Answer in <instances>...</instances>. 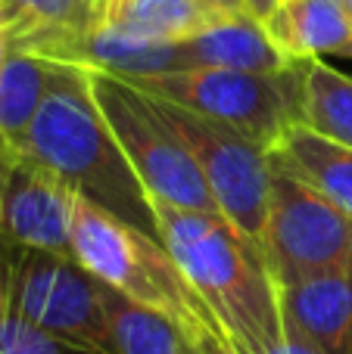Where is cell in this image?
Here are the masks:
<instances>
[{"label": "cell", "instance_id": "obj_1", "mask_svg": "<svg viewBox=\"0 0 352 354\" xmlns=\"http://www.w3.org/2000/svg\"><path fill=\"white\" fill-rule=\"evenodd\" d=\"M22 153L60 177L75 196L162 243L153 199L94 103L87 68L56 62Z\"/></svg>", "mask_w": 352, "mask_h": 354}, {"label": "cell", "instance_id": "obj_2", "mask_svg": "<svg viewBox=\"0 0 352 354\" xmlns=\"http://www.w3.org/2000/svg\"><path fill=\"white\" fill-rule=\"evenodd\" d=\"M162 245L228 330L237 354H268L284 342L278 280L265 255L228 218L153 202Z\"/></svg>", "mask_w": 352, "mask_h": 354}, {"label": "cell", "instance_id": "obj_3", "mask_svg": "<svg viewBox=\"0 0 352 354\" xmlns=\"http://www.w3.org/2000/svg\"><path fill=\"white\" fill-rule=\"evenodd\" d=\"M72 255L100 283L162 314L197 354H237L228 330L159 239L134 230L75 196Z\"/></svg>", "mask_w": 352, "mask_h": 354}, {"label": "cell", "instance_id": "obj_4", "mask_svg": "<svg viewBox=\"0 0 352 354\" xmlns=\"http://www.w3.org/2000/svg\"><path fill=\"white\" fill-rule=\"evenodd\" d=\"M131 87L181 109L231 124L259 147H272L299 122L303 62L287 72H228V68H187V72L125 78Z\"/></svg>", "mask_w": 352, "mask_h": 354}, {"label": "cell", "instance_id": "obj_5", "mask_svg": "<svg viewBox=\"0 0 352 354\" xmlns=\"http://www.w3.org/2000/svg\"><path fill=\"white\" fill-rule=\"evenodd\" d=\"M87 78H91L94 103L103 112L106 124L116 134L118 147L128 156L150 199L184 208V212L222 214L191 149L162 118L156 100L116 75L87 72Z\"/></svg>", "mask_w": 352, "mask_h": 354}, {"label": "cell", "instance_id": "obj_6", "mask_svg": "<svg viewBox=\"0 0 352 354\" xmlns=\"http://www.w3.org/2000/svg\"><path fill=\"white\" fill-rule=\"evenodd\" d=\"M156 100V97H153ZM162 118L191 149L218 212L265 255L268 205H272V153L231 124L156 100Z\"/></svg>", "mask_w": 352, "mask_h": 354}, {"label": "cell", "instance_id": "obj_7", "mask_svg": "<svg viewBox=\"0 0 352 354\" xmlns=\"http://www.w3.org/2000/svg\"><path fill=\"white\" fill-rule=\"evenodd\" d=\"M0 277L6 314L44 330L85 339L112 354L100 305V280L72 255L0 239Z\"/></svg>", "mask_w": 352, "mask_h": 354}, {"label": "cell", "instance_id": "obj_8", "mask_svg": "<svg viewBox=\"0 0 352 354\" xmlns=\"http://www.w3.org/2000/svg\"><path fill=\"white\" fill-rule=\"evenodd\" d=\"M265 261L278 286L352 270V218L303 180L274 168Z\"/></svg>", "mask_w": 352, "mask_h": 354}, {"label": "cell", "instance_id": "obj_9", "mask_svg": "<svg viewBox=\"0 0 352 354\" xmlns=\"http://www.w3.org/2000/svg\"><path fill=\"white\" fill-rule=\"evenodd\" d=\"M72 202L75 193L60 177L50 174L28 153H19L0 189V205H3L0 239L56 255H72Z\"/></svg>", "mask_w": 352, "mask_h": 354}, {"label": "cell", "instance_id": "obj_10", "mask_svg": "<svg viewBox=\"0 0 352 354\" xmlns=\"http://www.w3.org/2000/svg\"><path fill=\"white\" fill-rule=\"evenodd\" d=\"M278 295L290 333L322 354H352V270L284 283Z\"/></svg>", "mask_w": 352, "mask_h": 354}, {"label": "cell", "instance_id": "obj_11", "mask_svg": "<svg viewBox=\"0 0 352 354\" xmlns=\"http://www.w3.org/2000/svg\"><path fill=\"white\" fill-rule=\"evenodd\" d=\"M41 59L60 62V66H78L87 72L116 75V78H141V75H166L193 68L184 41H137V37L116 35L109 28H91L87 35L56 44Z\"/></svg>", "mask_w": 352, "mask_h": 354}, {"label": "cell", "instance_id": "obj_12", "mask_svg": "<svg viewBox=\"0 0 352 354\" xmlns=\"http://www.w3.org/2000/svg\"><path fill=\"white\" fill-rule=\"evenodd\" d=\"M243 16L225 0H103L100 28L137 41L181 44Z\"/></svg>", "mask_w": 352, "mask_h": 354}, {"label": "cell", "instance_id": "obj_13", "mask_svg": "<svg viewBox=\"0 0 352 354\" xmlns=\"http://www.w3.org/2000/svg\"><path fill=\"white\" fill-rule=\"evenodd\" d=\"M268 35L290 59L352 53V12L346 0H284L265 19Z\"/></svg>", "mask_w": 352, "mask_h": 354}, {"label": "cell", "instance_id": "obj_14", "mask_svg": "<svg viewBox=\"0 0 352 354\" xmlns=\"http://www.w3.org/2000/svg\"><path fill=\"white\" fill-rule=\"evenodd\" d=\"M272 165L293 174L318 196L352 218V149L315 134L306 124H293L272 147Z\"/></svg>", "mask_w": 352, "mask_h": 354}, {"label": "cell", "instance_id": "obj_15", "mask_svg": "<svg viewBox=\"0 0 352 354\" xmlns=\"http://www.w3.org/2000/svg\"><path fill=\"white\" fill-rule=\"evenodd\" d=\"M184 50L191 56L193 68H228V72L274 75V72H287V68L299 66L297 59H290L278 47V41L268 35L265 22L253 19L249 12L184 41Z\"/></svg>", "mask_w": 352, "mask_h": 354}, {"label": "cell", "instance_id": "obj_16", "mask_svg": "<svg viewBox=\"0 0 352 354\" xmlns=\"http://www.w3.org/2000/svg\"><path fill=\"white\" fill-rule=\"evenodd\" d=\"M12 50L44 56L56 44L100 28L103 0H0Z\"/></svg>", "mask_w": 352, "mask_h": 354}, {"label": "cell", "instance_id": "obj_17", "mask_svg": "<svg viewBox=\"0 0 352 354\" xmlns=\"http://www.w3.org/2000/svg\"><path fill=\"white\" fill-rule=\"evenodd\" d=\"M56 75V62L25 50H10L0 66V140L22 149L28 128Z\"/></svg>", "mask_w": 352, "mask_h": 354}, {"label": "cell", "instance_id": "obj_18", "mask_svg": "<svg viewBox=\"0 0 352 354\" xmlns=\"http://www.w3.org/2000/svg\"><path fill=\"white\" fill-rule=\"evenodd\" d=\"M100 305L112 354H197L162 314L137 305L106 283H100Z\"/></svg>", "mask_w": 352, "mask_h": 354}, {"label": "cell", "instance_id": "obj_19", "mask_svg": "<svg viewBox=\"0 0 352 354\" xmlns=\"http://www.w3.org/2000/svg\"><path fill=\"white\" fill-rule=\"evenodd\" d=\"M299 124L352 149V78L318 59L303 62Z\"/></svg>", "mask_w": 352, "mask_h": 354}, {"label": "cell", "instance_id": "obj_20", "mask_svg": "<svg viewBox=\"0 0 352 354\" xmlns=\"http://www.w3.org/2000/svg\"><path fill=\"white\" fill-rule=\"evenodd\" d=\"M0 354H109V351L85 342V339L44 330L37 324L6 314L0 320Z\"/></svg>", "mask_w": 352, "mask_h": 354}, {"label": "cell", "instance_id": "obj_21", "mask_svg": "<svg viewBox=\"0 0 352 354\" xmlns=\"http://www.w3.org/2000/svg\"><path fill=\"white\" fill-rule=\"evenodd\" d=\"M268 354H322V351H318V348H312V345L306 342V339H299L297 333H290V330H287L284 342H281V345H274V348L268 351Z\"/></svg>", "mask_w": 352, "mask_h": 354}, {"label": "cell", "instance_id": "obj_22", "mask_svg": "<svg viewBox=\"0 0 352 354\" xmlns=\"http://www.w3.org/2000/svg\"><path fill=\"white\" fill-rule=\"evenodd\" d=\"M240 3H243V10H247L253 19H259V22H265V19L272 16V12L278 10L281 3H284V0H240Z\"/></svg>", "mask_w": 352, "mask_h": 354}, {"label": "cell", "instance_id": "obj_23", "mask_svg": "<svg viewBox=\"0 0 352 354\" xmlns=\"http://www.w3.org/2000/svg\"><path fill=\"white\" fill-rule=\"evenodd\" d=\"M10 37H6V35H0V66H3V59H6V56H10Z\"/></svg>", "mask_w": 352, "mask_h": 354}, {"label": "cell", "instance_id": "obj_24", "mask_svg": "<svg viewBox=\"0 0 352 354\" xmlns=\"http://www.w3.org/2000/svg\"><path fill=\"white\" fill-rule=\"evenodd\" d=\"M6 317V295H3V277H0V320Z\"/></svg>", "mask_w": 352, "mask_h": 354}, {"label": "cell", "instance_id": "obj_25", "mask_svg": "<svg viewBox=\"0 0 352 354\" xmlns=\"http://www.w3.org/2000/svg\"><path fill=\"white\" fill-rule=\"evenodd\" d=\"M225 3H231V6H237V10H243V3H240V0H225ZM243 12H247V10H243Z\"/></svg>", "mask_w": 352, "mask_h": 354}, {"label": "cell", "instance_id": "obj_26", "mask_svg": "<svg viewBox=\"0 0 352 354\" xmlns=\"http://www.w3.org/2000/svg\"><path fill=\"white\" fill-rule=\"evenodd\" d=\"M0 233H3V205H0Z\"/></svg>", "mask_w": 352, "mask_h": 354}, {"label": "cell", "instance_id": "obj_27", "mask_svg": "<svg viewBox=\"0 0 352 354\" xmlns=\"http://www.w3.org/2000/svg\"><path fill=\"white\" fill-rule=\"evenodd\" d=\"M346 6H349V12H352V0H346Z\"/></svg>", "mask_w": 352, "mask_h": 354}]
</instances>
